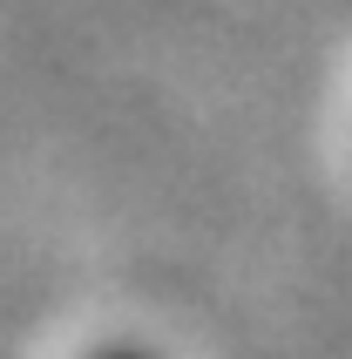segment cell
<instances>
[{"mask_svg":"<svg viewBox=\"0 0 352 359\" xmlns=\"http://www.w3.org/2000/svg\"><path fill=\"white\" fill-rule=\"evenodd\" d=\"M88 359H156L149 346H102V353H88Z\"/></svg>","mask_w":352,"mask_h":359,"instance_id":"1","label":"cell"}]
</instances>
